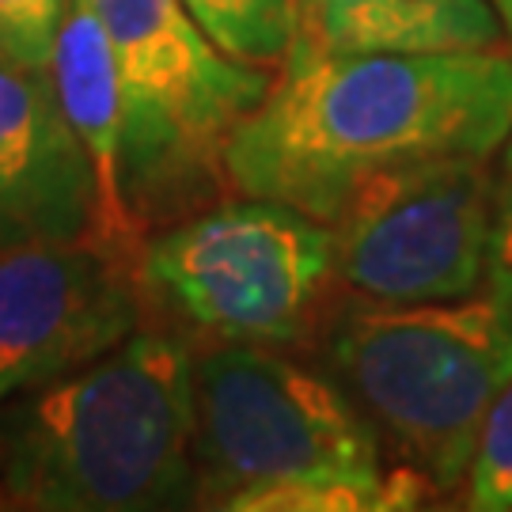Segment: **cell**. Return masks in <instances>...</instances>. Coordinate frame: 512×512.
I'll return each instance as SVG.
<instances>
[{
	"label": "cell",
	"instance_id": "cell-12",
	"mask_svg": "<svg viewBox=\"0 0 512 512\" xmlns=\"http://www.w3.org/2000/svg\"><path fill=\"white\" fill-rule=\"evenodd\" d=\"M205 35L236 61L277 73L293 50L296 0H183Z\"/></svg>",
	"mask_w": 512,
	"mask_h": 512
},
{
	"label": "cell",
	"instance_id": "cell-4",
	"mask_svg": "<svg viewBox=\"0 0 512 512\" xmlns=\"http://www.w3.org/2000/svg\"><path fill=\"white\" fill-rule=\"evenodd\" d=\"M122 95V164L148 232L217 202L224 152L266 99L274 73L236 61L183 0H92Z\"/></svg>",
	"mask_w": 512,
	"mask_h": 512
},
{
	"label": "cell",
	"instance_id": "cell-5",
	"mask_svg": "<svg viewBox=\"0 0 512 512\" xmlns=\"http://www.w3.org/2000/svg\"><path fill=\"white\" fill-rule=\"evenodd\" d=\"M137 277L148 311L202 346L315 342L338 289L330 224L243 194L148 232Z\"/></svg>",
	"mask_w": 512,
	"mask_h": 512
},
{
	"label": "cell",
	"instance_id": "cell-8",
	"mask_svg": "<svg viewBox=\"0 0 512 512\" xmlns=\"http://www.w3.org/2000/svg\"><path fill=\"white\" fill-rule=\"evenodd\" d=\"M145 315L137 258L99 239L0 251V403L99 361Z\"/></svg>",
	"mask_w": 512,
	"mask_h": 512
},
{
	"label": "cell",
	"instance_id": "cell-3",
	"mask_svg": "<svg viewBox=\"0 0 512 512\" xmlns=\"http://www.w3.org/2000/svg\"><path fill=\"white\" fill-rule=\"evenodd\" d=\"M315 342L391 463L437 494L467 478L482 421L512 380V296L490 285L429 304L346 293Z\"/></svg>",
	"mask_w": 512,
	"mask_h": 512
},
{
	"label": "cell",
	"instance_id": "cell-9",
	"mask_svg": "<svg viewBox=\"0 0 512 512\" xmlns=\"http://www.w3.org/2000/svg\"><path fill=\"white\" fill-rule=\"evenodd\" d=\"M95 239V175L50 69L0 61V251Z\"/></svg>",
	"mask_w": 512,
	"mask_h": 512
},
{
	"label": "cell",
	"instance_id": "cell-13",
	"mask_svg": "<svg viewBox=\"0 0 512 512\" xmlns=\"http://www.w3.org/2000/svg\"><path fill=\"white\" fill-rule=\"evenodd\" d=\"M463 505L475 512L512 509V380L501 387V395L482 421L475 456L467 463V501Z\"/></svg>",
	"mask_w": 512,
	"mask_h": 512
},
{
	"label": "cell",
	"instance_id": "cell-16",
	"mask_svg": "<svg viewBox=\"0 0 512 512\" xmlns=\"http://www.w3.org/2000/svg\"><path fill=\"white\" fill-rule=\"evenodd\" d=\"M490 8L497 12L501 31H505V38H509V46H512V0H490Z\"/></svg>",
	"mask_w": 512,
	"mask_h": 512
},
{
	"label": "cell",
	"instance_id": "cell-10",
	"mask_svg": "<svg viewBox=\"0 0 512 512\" xmlns=\"http://www.w3.org/2000/svg\"><path fill=\"white\" fill-rule=\"evenodd\" d=\"M54 84L61 107L88 152L95 175V239L126 258H141L148 228L133 213L122 164V95L110 42L92 0H73L54 50Z\"/></svg>",
	"mask_w": 512,
	"mask_h": 512
},
{
	"label": "cell",
	"instance_id": "cell-2",
	"mask_svg": "<svg viewBox=\"0 0 512 512\" xmlns=\"http://www.w3.org/2000/svg\"><path fill=\"white\" fill-rule=\"evenodd\" d=\"M0 486L42 512H145L198 505L194 346L141 327L118 349L0 414Z\"/></svg>",
	"mask_w": 512,
	"mask_h": 512
},
{
	"label": "cell",
	"instance_id": "cell-15",
	"mask_svg": "<svg viewBox=\"0 0 512 512\" xmlns=\"http://www.w3.org/2000/svg\"><path fill=\"white\" fill-rule=\"evenodd\" d=\"M486 285L512 296V133L494 156V217H490Z\"/></svg>",
	"mask_w": 512,
	"mask_h": 512
},
{
	"label": "cell",
	"instance_id": "cell-7",
	"mask_svg": "<svg viewBox=\"0 0 512 512\" xmlns=\"http://www.w3.org/2000/svg\"><path fill=\"white\" fill-rule=\"evenodd\" d=\"M494 160H425L361 186L330 220L338 289L384 304L456 300L486 285Z\"/></svg>",
	"mask_w": 512,
	"mask_h": 512
},
{
	"label": "cell",
	"instance_id": "cell-6",
	"mask_svg": "<svg viewBox=\"0 0 512 512\" xmlns=\"http://www.w3.org/2000/svg\"><path fill=\"white\" fill-rule=\"evenodd\" d=\"M387 463L372 421L327 368L258 342L194 349L198 505L228 509L270 482Z\"/></svg>",
	"mask_w": 512,
	"mask_h": 512
},
{
	"label": "cell",
	"instance_id": "cell-14",
	"mask_svg": "<svg viewBox=\"0 0 512 512\" xmlns=\"http://www.w3.org/2000/svg\"><path fill=\"white\" fill-rule=\"evenodd\" d=\"M69 4L73 0H0V61L50 69Z\"/></svg>",
	"mask_w": 512,
	"mask_h": 512
},
{
	"label": "cell",
	"instance_id": "cell-11",
	"mask_svg": "<svg viewBox=\"0 0 512 512\" xmlns=\"http://www.w3.org/2000/svg\"><path fill=\"white\" fill-rule=\"evenodd\" d=\"M501 38L505 31L490 0H296V35L285 65L315 57L490 50Z\"/></svg>",
	"mask_w": 512,
	"mask_h": 512
},
{
	"label": "cell",
	"instance_id": "cell-1",
	"mask_svg": "<svg viewBox=\"0 0 512 512\" xmlns=\"http://www.w3.org/2000/svg\"><path fill=\"white\" fill-rule=\"evenodd\" d=\"M512 133V46L357 54L285 65L228 141L224 171L243 198L338 217L380 179L425 160H494Z\"/></svg>",
	"mask_w": 512,
	"mask_h": 512
}]
</instances>
